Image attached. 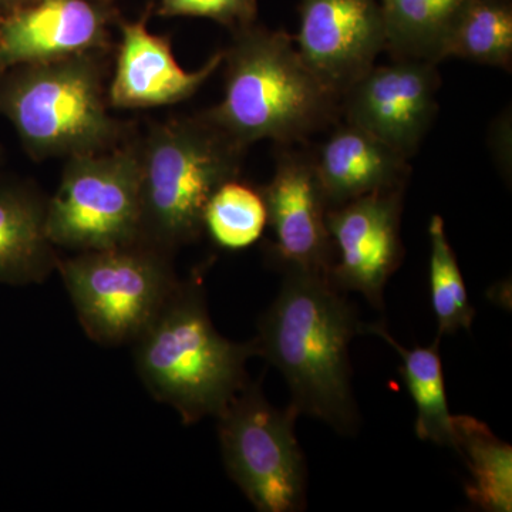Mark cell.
<instances>
[{
	"instance_id": "cell-1",
	"label": "cell",
	"mask_w": 512,
	"mask_h": 512,
	"mask_svg": "<svg viewBox=\"0 0 512 512\" xmlns=\"http://www.w3.org/2000/svg\"><path fill=\"white\" fill-rule=\"evenodd\" d=\"M340 292L328 275L286 271L252 343L284 375L299 414L348 434L357 427L349 345L359 322Z\"/></svg>"
},
{
	"instance_id": "cell-2",
	"label": "cell",
	"mask_w": 512,
	"mask_h": 512,
	"mask_svg": "<svg viewBox=\"0 0 512 512\" xmlns=\"http://www.w3.org/2000/svg\"><path fill=\"white\" fill-rule=\"evenodd\" d=\"M222 64L224 99L202 114L245 148L262 140L292 146L340 116V97L306 66L284 30L256 23L237 30Z\"/></svg>"
},
{
	"instance_id": "cell-3",
	"label": "cell",
	"mask_w": 512,
	"mask_h": 512,
	"mask_svg": "<svg viewBox=\"0 0 512 512\" xmlns=\"http://www.w3.org/2000/svg\"><path fill=\"white\" fill-rule=\"evenodd\" d=\"M254 343L225 339L212 325L201 276L180 281L156 319L134 342L138 376L154 399L184 424L218 417L248 384Z\"/></svg>"
},
{
	"instance_id": "cell-4",
	"label": "cell",
	"mask_w": 512,
	"mask_h": 512,
	"mask_svg": "<svg viewBox=\"0 0 512 512\" xmlns=\"http://www.w3.org/2000/svg\"><path fill=\"white\" fill-rule=\"evenodd\" d=\"M247 150L202 113L150 127L138 140L140 242L173 255L200 239L208 202L239 178Z\"/></svg>"
},
{
	"instance_id": "cell-5",
	"label": "cell",
	"mask_w": 512,
	"mask_h": 512,
	"mask_svg": "<svg viewBox=\"0 0 512 512\" xmlns=\"http://www.w3.org/2000/svg\"><path fill=\"white\" fill-rule=\"evenodd\" d=\"M101 53L0 72V114L33 160L103 153L127 138L109 113Z\"/></svg>"
},
{
	"instance_id": "cell-6",
	"label": "cell",
	"mask_w": 512,
	"mask_h": 512,
	"mask_svg": "<svg viewBox=\"0 0 512 512\" xmlns=\"http://www.w3.org/2000/svg\"><path fill=\"white\" fill-rule=\"evenodd\" d=\"M173 255L144 244L76 252L57 262L84 332L100 345L134 343L180 279Z\"/></svg>"
},
{
	"instance_id": "cell-7",
	"label": "cell",
	"mask_w": 512,
	"mask_h": 512,
	"mask_svg": "<svg viewBox=\"0 0 512 512\" xmlns=\"http://www.w3.org/2000/svg\"><path fill=\"white\" fill-rule=\"evenodd\" d=\"M138 141L103 153L67 158L62 180L46 200V229L55 247L73 252L140 241Z\"/></svg>"
},
{
	"instance_id": "cell-8",
	"label": "cell",
	"mask_w": 512,
	"mask_h": 512,
	"mask_svg": "<svg viewBox=\"0 0 512 512\" xmlns=\"http://www.w3.org/2000/svg\"><path fill=\"white\" fill-rule=\"evenodd\" d=\"M295 407L279 410L248 383L218 416L229 477L261 512H295L306 505L305 456L295 436Z\"/></svg>"
},
{
	"instance_id": "cell-9",
	"label": "cell",
	"mask_w": 512,
	"mask_h": 512,
	"mask_svg": "<svg viewBox=\"0 0 512 512\" xmlns=\"http://www.w3.org/2000/svg\"><path fill=\"white\" fill-rule=\"evenodd\" d=\"M439 87L437 63L394 57L346 90L340 114L409 160L436 117Z\"/></svg>"
},
{
	"instance_id": "cell-10",
	"label": "cell",
	"mask_w": 512,
	"mask_h": 512,
	"mask_svg": "<svg viewBox=\"0 0 512 512\" xmlns=\"http://www.w3.org/2000/svg\"><path fill=\"white\" fill-rule=\"evenodd\" d=\"M279 147L274 175L259 188L266 224L274 234L269 256L285 272L328 275L335 256L328 229L330 207L316 173L313 151Z\"/></svg>"
},
{
	"instance_id": "cell-11",
	"label": "cell",
	"mask_w": 512,
	"mask_h": 512,
	"mask_svg": "<svg viewBox=\"0 0 512 512\" xmlns=\"http://www.w3.org/2000/svg\"><path fill=\"white\" fill-rule=\"evenodd\" d=\"M402 188L373 192L328 212L333 244L329 279L340 291H355L383 306L386 282L403 259Z\"/></svg>"
},
{
	"instance_id": "cell-12",
	"label": "cell",
	"mask_w": 512,
	"mask_h": 512,
	"mask_svg": "<svg viewBox=\"0 0 512 512\" xmlns=\"http://www.w3.org/2000/svg\"><path fill=\"white\" fill-rule=\"evenodd\" d=\"M293 40L306 66L342 100L386 49L380 0H301Z\"/></svg>"
},
{
	"instance_id": "cell-13",
	"label": "cell",
	"mask_w": 512,
	"mask_h": 512,
	"mask_svg": "<svg viewBox=\"0 0 512 512\" xmlns=\"http://www.w3.org/2000/svg\"><path fill=\"white\" fill-rule=\"evenodd\" d=\"M114 18L109 0H33L0 18V72L103 53Z\"/></svg>"
},
{
	"instance_id": "cell-14",
	"label": "cell",
	"mask_w": 512,
	"mask_h": 512,
	"mask_svg": "<svg viewBox=\"0 0 512 512\" xmlns=\"http://www.w3.org/2000/svg\"><path fill=\"white\" fill-rule=\"evenodd\" d=\"M116 69L107 89L109 106L121 110L171 106L194 96L224 62V50L198 70L183 69L167 36L147 28V19L120 22Z\"/></svg>"
},
{
	"instance_id": "cell-15",
	"label": "cell",
	"mask_w": 512,
	"mask_h": 512,
	"mask_svg": "<svg viewBox=\"0 0 512 512\" xmlns=\"http://www.w3.org/2000/svg\"><path fill=\"white\" fill-rule=\"evenodd\" d=\"M313 160L330 208L402 188L410 173L406 157L346 121L313 151Z\"/></svg>"
},
{
	"instance_id": "cell-16",
	"label": "cell",
	"mask_w": 512,
	"mask_h": 512,
	"mask_svg": "<svg viewBox=\"0 0 512 512\" xmlns=\"http://www.w3.org/2000/svg\"><path fill=\"white\" fill-rule=\"evenodd\" d=\"M46 229V198L35 185L0 178V284L45 281L59 256Z\"/></svg>"
},
{
	"instance_id": "cell-17",
	"label": "cell",
	"mask_w": 512,
	"mask_h": 512,
	"mask_svg": "<svg viewBox=\"0 0 512 512\" xmlns=\"http://www.w3.org/2000/svg\"><path fill=\"white\" fill-rule=\"evenodd\" d=\"M471 0H380L393 57L439 64Z\"/></svg>"
},
{
	"instance_id": "cell-18",
	"label": "cell",
	"mask_w": 512,
	"mask_h": 512,
	"mask_svg": "<svg viewBox=\"0 0 512 512\" xmlns=\"http://www.w3.org/2000/svg\"><path fill=\"white\" fill-rule=\"evenodd\" d=\"M470 473L467 498L488 512L512 507V450L484 423L470 416H453V444Z\"/></svg>"
},
{
	"instance_id": "cell-19",
	"label": "cell",
	"mask_w": 512,
	"mask_h": 512,
	"mask_svg": "<svg viewBox=\"0 0 512 512\" xmlns=\"http://www.w3.org/2000/svg\"><path fill=\"white\" fill-rule=\"evenodd\" d=\"M363 333H372L386 340L400 357L402 372L410 396L416 404V434L420 440L433 441L440 446L453 444V416L448 410L443 365L440 357V338L433 345L406 349L393 339L382 323L365 325Z\"/></svg>"
},
{
	"instance_id": "cell-20",
	"label": "cell",
	"mask_w": 512,
	"mask_h": 512,
	"mask_svg": "<svg viewBox=\"0 0 512 512\" xmlns=\"http://www.w3.org/2000/svg\"><path fill=\"white\" fill-rule=\"evenodd\" d=\"M448 57L511 70V0H471L448 40Z\"/></svg>"
},
{
	"instance_id": "cell-21",
	"label": "cell",
	"mask_w": 512,
	"mask_h": 512,
	"mask_svg": "<svg viewBox=\"0 0 512 512\" xmlns=\"http://www.w3.org/2000/svg\"><path fill=\"white\" fill-rule=\"evenodd\" d=\"M266 227L261 191L237 180L221 185L204 212V231L225 249L251 247Z\"/></svg>"
},
{
	"instance_id": "cell-22",
	"label": "cell",
	"mask_w": 512,
	"mask_h": 512,
	"mask_svg": "<svg viewBox=\"0 0 512 512\" xmlns=\"http://www.w3.org/2000/svg\"><path fill=\"white\" fill-rule=\"evenodd\" d=\"M431 305L439 326V338L460 329L470 330L474 312L456 254L448 242L443 218L434 215L429 225Z\"/></svg>"
},
{
	"instance_id": "cell-23",
	"label": "cell",
	"mask_w": 512,
	"mask_h": 512,
	"mask_svg": "<svg viewBox=\"0 0 512 512\" xmlns=\"http://www.w3.org/2000/svg\"><path fill=\"white\" fill-rule=\"evenodd\" d=\"M160 16H187L214 20L225 28L237 32L256 23V0H158Z\"/></svg>"
},
{
	"instance_id": "cell-24",
	"label": "cell",
	"mask_w": 512,
	"mask_h": 512,
	"mask_svg": "<svg viewBox=\"0 0 512 512\" xmlns=\"http://www.w3.org/2000/svg\"><path fill=\"white\" fill-rule=\"evenodd\" d=\"M32 2L33 0H0V13H2V16L6 15L12 10L22 8V6Z\"/></svg>"
},
{
	"instance_id": "cell-25",
	"label": "cell",
	"mask_w": 512,
	"mask_h": 512,
	"mask_svg": "<svg viewBox=\"0 0 512 512\" xmlns=\"http://www.w3.org/2000/svg\"><path fill=\"white\" fill-rule=\"evenodd\" d=\"M2 157H3L2 148H0V165H2Z\"/></svg>"
},
{
	"instance_id": "cell-26",
	"label": "cell",
	"mask_w": 512,
	"mask_h": 512,
	"mask_svg": "<svg viewBox=\"0 0 512 512\" xmlns=\"http://www.w3.org/2000/svg\"><path fill=\"white\" fill-rule=\"evenodd\" d=\"M0 18H2V13H0Z\"/></svg>"
}]
</instances>
